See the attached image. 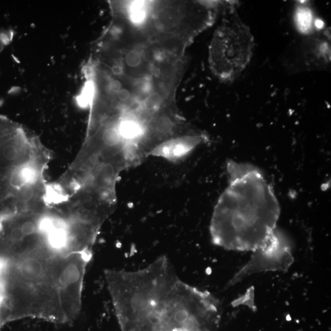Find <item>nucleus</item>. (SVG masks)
<instances>
[{
	"label": "nucleus",
	"instance_id": "nucleus-1",
	"mask_svg": "<svg viewBox=\"0 0 331 331\" xmlns=\"http://www.w3.org/2000/svg\"><path fill=\"white\" fill-rule=\"evenodd\" d=\"M229 186L215 207L212 240L229 250L255 251L276 234L280 208L270 185L258 168L229 161Z\"/></svg>",
	"mask_w": 331,
	"mask_h": 331
},
{
	"label": "nucleus",
	"instance_id": "nucleus-2",
	"mask_svg": "<svg viewBox=\"0 0 331 331\" xmlns=\"http://www.w3.org/2000/svg\"><path fill=\"white\" fill-rule=\"evenodd\" d=\"M220 314L213 294L176 276L143 304L126 331H212Z\"/></svg>",
	"mask_w": 331,
	"mask_h": 331
},
{
	"label": "nucleus",
	"instance_id": "nucleus-4",
	"mask_svg": "<svg viewBox=\"0 0 331 331\" xmlns=\"http://www.w3.org/2000/svg\"><path fill=\"white\" fill-rule=\"evenodd\" d=\"M252 252L250 260L232 277L229 286L237 284L253 274L267 271L284 272L294 262L290 241L279 229L269 243Z\"/></svg>",
	"mask_w": 331,
	"mask_h": 331
},
{
	"label": "nucleus",
	"instance_id": "nucleus-5",
	"mask_svg": "<svg viewBox=\"0 0 331 331\" xmlns=\"http://www.w3.org/2000/svg\"><path fill=\"white\" fill-rule=\"evenodd\" d=\"M203 140L200 135L175 137L158 146L154 151L153 154L165 157L168 159H178L186 156Z\"/></svg>",
	"mask_w": 331,
	"mask_h": 331
},
{
	"label": "nucleus",
	"instance_id": "nucleus-6",
	"mask_svg": "<svg viewBox=\"0 0 331 331\" xmlns=\"http://www.w3.org/2000/svg\"><path fill=\"white\" fill-rule=\"evenodd\" d=\"M297 21L300 29L303 31H307L311 27L312 16L311 12L307 9H300L297 12Z\"/></svg>",
	"mask_w": 331,
	"mask_h": 331
},
{
	"label": "nucleus",
	"instance_id": "nucleus-3",
	"mask_svg": "<svg viewBox=\"0 0 331 331\" xmlns=\"http://www.w3.org/2000/svg\"><path fill=\"white\" fill-rule=\"evenodd\" d=\"M254 38L250 28L237 17L223 21L212 39L208 63L212 72L222 81L239 76L251 61Z\"/></svg>",
	"mask_w": 331,
	"mask_h": 331
}]
</instances>
